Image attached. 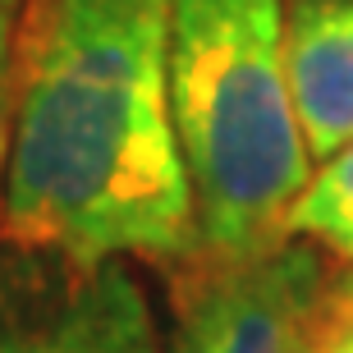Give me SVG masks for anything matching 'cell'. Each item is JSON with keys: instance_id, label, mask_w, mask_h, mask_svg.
Returning a JSON list of instances; mask_svg holds the SVG:
<instances>
[{"instance_id": "6da1fadb", "label": "cell", "mask_w": 353, "mask_h": 353, "mask_svg": "<svg viewBox=\"0 0 353 353\" xmlns=\"http://www.w3.org/2000/svg\"><path fill=\"white\" fill-rule=\"evenodd\" d=\"M174 0H23L0 243L79 262L197 257L170 115Z\"/></svg>"}, {"instance_id": "7a4b0ae2", "label": "cell", "mask_w": 353, "mask_h": 353, "mask_svg": "<svg viewBox=\"0 0 353 353\" xmlns=\"http://www.w3.org/2000/svg\"><path fill=\"white\" fill-rule=\"evenodd\" d=\"M170 115L197 252L239 257L280 243L312 179L285 65V0H174Z\"/></svg>"}, {"instance_id": "3957f363", "label": "cell", "mask_w": 353, "mask_h": 353, "mask_svg": "<svg viewBox=\"0 0 353 353\" xmlns=\"http://www.w3.org/2000/svg\"><path fill=\"white\" fill-rule=\"evenodd\" d=\"M165 280V353H312L321 307L335 285L326 248L307 239H280L239 257L197 252L170 266Z\"/></svg>"}, {"instance_id": "277c9868", "label": "cell", "mask_w": 353, "mask_h": 353, "mask_svg": "<svg viewBox=\"0 0 353 353\" xmlns=\"http://www.w3.org/2000/svg\"><path fill=\"white\" fill-rule=\"evenodd\" d=\"M0 353H165L129 257L0 243Z\"/></svg>"}, {"instance_id": "5b68a950", "label": "cell", "mask_w": 353, "mask_h": 353, "mask_svg": "<svg viewBox=\"0 0 353 353\" xmlns=\"http://www.w3.org/2000/svg\"><path fill=\"white\" fill-rule=\"evenodd\" d=\"M285 65L312 161L353 143V0H285Z\"/></svg>"}, {"instance_id": "8992f818", "label": "cell", "mask_w": 353, "mask_h": 353, "mask_svg": "<svg viewBox=\"0 0 353 353\" xmlns=\"http://www.w3.org/2000/svg\"><path fill=\"white\" fill-rule=\"evenodd\" d=\"M285 239H307L340 262H353V143L312 170L285 216Z\"/></svg>"}, {"instance_id": "52a82bcc", "label": "cell", "mask_w": 353, "mask_h": 353, "mask_svg": "<svg viewBox=\"0 0 353 353\" xmlns=\"http://www.w3.org/2000/svg\"><path fill=\"white\" fill-rule=\"evenodd\" d=\"M316 349L321 353H353V275H335V285L321 307L316 326Z\"/></svg>"}, {"instance_id": "ba28073f", "label": "cell", "mask_w": 353, "mask_h": 353, "mask_svg": "<svg viewBox=\"0 0 353 353\" xmlns=\"http://www.w3.org/2000/svg\"><path fill=\"white\" fill-rule=\"evenodd\" d=\"M14 129V10L0 5V207H5V170H10Z\"/></svg>"}, {"instance_id": "9c48e42d", "label": "cell", "mask_w": 353, "mask_h": 353, "mask_svg": "<svg viewBox=\"0 0 353 353\" xmlns=\"http://www.w3.org/2000/svg\"><path fill=\"white\" fill-rule=\"evenodd\" d=\"M0 5H10V10H14V5H19V0H0Z\"/></svg>"}, {"instance_id": "30bf717a", "label": "cell", "mask_w": 353, "mask_h": 353, "mask_svg": "<svg viewBox=\"0 0 353 353\" xmlns=\"http://www.w3.org/2000/svg\"><path fill=\"white\" fill-rule=\"evenodd\" d=\"M312 353H321V349H316V344H312Z\"/></svg>"}]
</instances>
